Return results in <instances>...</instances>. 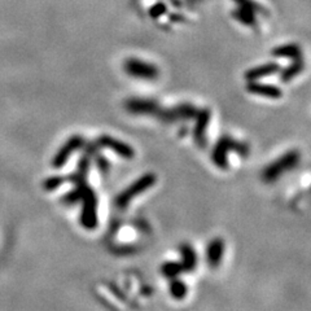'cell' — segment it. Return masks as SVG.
<instances>
[{"instance_id": "cell-1", "label": "cell", "mask_w": 311, "mask_h": 311, "mask_svg": "<svg viewBox=\"0 0 311 311\" xmlns=\"http://www.w3.org/2000/svg\"><path fill=\"white\" fill-rule=\"evenodd\" d=\"M299 162V152L298 150H289L284 153L282 157L267 165L264 170L262 171V179L266 183H274L279 179L280 176L289 170H293L297 168Z\"/></svg>"}, {"instance_id": "cell-2", "label": "cell", "mask_w": 311, "mask_h": 311, "mask_svg": "<svg viewBox=\"0 0 311 311\" xmlns=\"http://www.w3.org/2000/svg\"><path fill=\"white\" fill-rule=\"evenodd\" d=\"M156 182H157V176L153 173H147L141 175L139 179H136L135 182L131 183L125 191H122L118 195L117 199H115V205H117V208L126 209L127 205L131 203L132 200L135 199L136 196H139L140 193H143V192L148 191Z\"/></svg>"}, {"instance_id": "cell-3", "label": "cell", "mask_w": 311, "mask_h": 311, "mask_svg": "<svg viewBox=\"0 0 311 311\" xmlns=\"http://www.w3.org/2000/svg\"><path fill=\"white\" fill-rule=\"evenodd\" d=\"M82 212H81V224L88 231L97 227V196L96 192L90 185H86L83 191Z\"/></svg>"}, {"instance_id": "cell-4", "label": "cell", "mask_w": 311, "mask_h": 311, "mask_svg": "<svg viewBox=\"0 0 311 311\" xmlns=\"http://www.w3.org/2000/svg\"><path fill=\"white\" fill-rule=\"evenodd\" d=\"M125 70L130 76L138 78V80L153 81L159 78V68L139 59H129L125 61Z\"/></svg>"}, {"instance_id": "cell-5", "label": "cell", "mask_w": 311, "mask_h": 311, "mask_svg": "<svg viewBox=\"0 0 311 311\" xmlns=\"http://www.w3.org/2000/svg\"><path fill=\"white\" fill-rule=\"evenodd\" d=\"M86 140L81 135H74L69 138L68 140L62 144L60 149L57 150L55 157L52 160V166L55 169H61L68 160L70 159V156L75 153L76 150H80L81 148L85 147Z\"/></svg>"}, {"instance_id": "cell-6", "label": "cell", "mask_w": 311, "mask_h": 311, "mask_svg": "<svg viewBox=\"0 0 311 311\" xmlns=\"http://www.w3.org/2000/svg\"><path fill=\"white\" fill-rule=\"evenodd\" d=\"M199 109L195 108L192 104H180L171 109H161L156 117L160 118L162 122H174L179 120H192L197 115Z\"/></svg>"}, {"instance_id": "cell-7", "label": "cell", "mask_w": 311, "mask_h": 311, "mask_svg": "<svg viewBox=\"0 0 311 311\" xmlns=\"http://www.w3.org/2000/svg\"><path fill=\"white\" fill-rule=\"evenodd\" d=\"M95 143L97 144L99 148H106V149L113 150L114 153H117L120 157L125 160H132L135 157V150L130 147L129 144L125 143V141H121L118 139L112 138L109 135H101L100 138L96 139Z\"/></svg>"}, {"instance_id": "cell-8", "label": "cell", "mask_w": 311, "mask_h": 311, "mask_svg": "<svg viewBox=\"0 0 311 311\" xmlns=\"http://www.w3.org/2000/svg\"><path fill=\"white\" fill-rule=\"evenodd\" d=\"M125 108L132 114L154 115V117L160 110L159 104L148 99H130L125 104Z\"/></svg>"}, {"instance_id": "cell-9", "label": "cell", "mask_w": 311, "mask_h": 311, "mask_svg": "<svg viewBox=\"0 0 311 311\" xmlns=\"http://www.w3.org/2000/svg\"><path fill=\"white\" fill-rule=\"evenodd\" d=\"M210 117H212L210 109H201L195 117L196 118V125H195L193 130V138L200 148H205L206 145V129H208L209 122H210Z\"/></svg>"}, {"instance_id": "cell-10", "label": "cell", "mask_w": 311, "mask_h": 311, "mask_svg": "<svg viewBox=\"0 0 311 311\" xmlns=\"http://www.w3.org/2000/svg\"><path fill=\"white\" fill-rule=\"evenodd\" d=\"M247 91L249 94L255 95V96L267 97V99H280L283 96L282 90L276 87V86L258 83L257 81H252V82L248 83Z\"/></svg>"}, {"instance_id": "cell-11", "label": "cell", "mask_w": 311, "mask_h": 311, "mask_svg": "<svg viewBox=\"0 0 311 311\" xmlns=\"http://www.w3.org/2000/svg\"><path fill=\"white\" fill-rule=\"evenodd\" d=\"M224 253V241L220 238H214L206 248V262L212 268L218 267L222 262Z\"/></svg>"}, {"instance_id": "cell-12", "label": "cell", "mask_w": 311, "mask_h": 311, "mask_svg": "<svg viewBox=\"0 0 311 311\" xmlns=\"http://www.w3.org/2000/svg\"><path fill=\"white\" fill-rule=\"evenodd\" d=\"M280 66L275 62H267V64L259 65V66H255V68L249 69L245 73V80L248 82H252V81H258L261 78H264V76L273 75L275 73H279Z\"/></svg>"}, {"instance_id": "cell-13", "label": "cell", "mask_w": 311, "mask_h": 311, "mask_svg": "<svg viewBox=\"0 0 311 311\" xmlns=\"http://www.w3.org/2000/svg\"><path fill=\"white\" fill-rule=\"evenodd\" d=\"M228 152H229L228 147H227L226 141H224L223 136H222V138L217 141V144H215V147L212 153V160L217 168L222 169V170L228 169V157H227Z\"/></svg>"}, {"instance_id": "cell-14", "label": "cell", "mask_w": 311, "mask_h": 311, "mask_svg": "<svg viewBox=\"0 0 311 311\" xmlns=\"http://www.w3.org/2000/svg\"><path fill=\"white\" fill-rule=\"evenodd\" d=\"M179 252L183 259V273H192L197 266V254L195 249L189 244H182L179 247Z\"/></svg>"}, {"instance_id": "cell-15", "label": "cell", "mask_w": 311, "mask_h": 311, "mask_svg": "<svg viewBox=\"0 0 311 311\" xmlns=\"http://www.w3.org/2000/svg\"><path fill=\"white\" fill-rule=\"evenodd\" d=\"M273 56L275 57H287V59H298L302 56V51L297 44H285V46H280L276 47L273 51Z\"/></svg>"}, {"instance_id": "cell-16", "label": "cell", "mask_w": 311, "mask_h": 311, "mask_svg": "<svg viewBox=\"0 0 311 311\" xmlns=\"http://www.w3.org/2000/svg\"><path fill=\"white\" fill-rule=\"evenodd\" d=\"M305 68V62H303L302 56L298 57V59H294V62H292L288 68H285L284 70L280 74V80L282 82H289L294 78V76L298 75L301 71Z\"/></svg>"}, {"instance_id": "cell-17", "label": "cell", "mask_w": 311, "mask_h": 311, "mask_svg": "<svg viewBox=\"0 0 311 311\" xmlns=\"http://www.w3.org/2000/svg\"><path fill=\"white\" fill-rule=\"evenodd\" d=\"M170 294L173 298L175 299H183L185 296H187V285L179 280L178 278H173L170 279Z\"/></svg>"}, {"instance_id": "cell-18", "label": "cell", "mask_w": 311, "mask_h": 311, "mask_svg": "<svg viewBox=\"0 0 311 311\" xmlns=\"http://www.w3.org/2000/svg\"><path fill=\"white\" fill-rule=\"evenodd\" d=\"M183 273L182 263L178 262H166L161 266V274L168 278V279H173V278H178L179 274Z\"/></svg>"}, {"instance_id": "cell-19", "label": "cell", "mask_w": 311, "mask_h": 311, "mask_svg": "<svg viewBox=\"0 0 311 311\" xmlns=\"http://www.w3.org/2000/svg\"><path fill=\"white\" fill-rule=\"evenodd\" d=\"M86 185H87V183H85V184H80V185H75V188H74L73 191H70L69 193L65 195L64 197H62V203L65 204V205H73V204H76L78 201H81L82 200V195L83 191H85Z\"/></svg>"}, {"instance_id": "cell-20", "label": "cell", "mask_w": 311, "mask_h": 311, "mask_svg": "<svg viewBox=\"0 0 311 311\" xmlns=\"http://www.w3.org/2000/svg\"><path fill=\"white\" fill-rule=\"evenodd\" d=\"M234 16H235L240 22H243L244 25H248V26H254L255 25L254 12H252L249 9L243 8V7H241L240 9H236Z\"/></svg>"}, {"instance_id": "cell-21", "label": "cell", "mask_w": 311, "mask_h": 311, "mask_svg": "<svg viewBox=\"0 0 311 311\" xmlns=\"http://www.w3.org/2000/svg\"><path fill=\"white\" fill-rule=\"evenodd\" d=\"M66 182H68V178H66V176H50V178H47V179L43 182V188L48 192L56 191L57 188H60Z\"/></svg>"}, {"instance_id": "cell-22", "label": "cell", "mask_w": 311, "mask_h": 311, "mask_svg": "<svg viewBox=\"0 0 311 311\" xmlns=\"http://www.w3.org/2000/svg\"><path fill=\"white\" fill-rule=\"evenodd\" d=\"M94 157H95V162H96V166H97V169H99L100 173L104 174V175L108 174L109 170H110V164H109L108 160H106L104 156L100 154L99 152H97Z\"/></svg>"}]
</instances>
